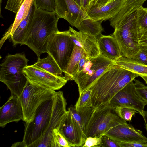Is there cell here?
<instances>
[{
	"label": "cell",
	"mask_w": 147,
	"mask_h": 147,
	"mask_svg": "<svg viewBox=\"0 0 147 147\" xmlns=\"http://www.w3.org/2000/svg\"><path fill=\"white\" fill-rule=\"evenodd\" d=\"M142 116L144 121L145 128L147 132V111H144L143 115Z\"/></svg>",
	"instance_id": "obj_42"
},
{
	"label": "cell",
	"mask_w": 147,
	"mask_h": 147,
	"mask_svg": "<svg viewBox=\"0 0 147 147\" xmlns=\"http://www.w3.org/2000/svg\"><path fill=\"white\" fill-rule=\"evenodd\" d=\"M75 44L70 36V31L55 32L47 41V53L55 59L62 72L65 73L73 52Z\"/></svg>",
	"instance_id": "obj_8"
},
{
	"label": "cell",
	"mask_w": 147,
	"mask_h": 147,
	"mask_svg": "<svg viewBox=\"0 0 147 147\" xmlns=\"http://www.w3.org/2000/svg\"><path fill=\"white\" fill-rule=\"evenodd\" d=\"M36 9L50 12H55L54 0H34Z\"/></svg>",
	"instance_id": "obj_31"
},
{
	"label": "cell",
	"mask_w": 147,
	"mask_h": 147,
	"mask_svg": "<svg viewBox=\"0 0 147 147\" xmlns=\"http://www.w3.org/2000/svg\"><path fill=\"white\" fill-rule=\"evenodd\" d=\"M102 20H95L90 18L84 20L76 27L80 31L97 37L104 31Z\"/></svg>",
	"instance_id": "obj_24"
},
{
	"label": "cell",
	"mask_w": 147,
	"mask_h": 147,
	"mask_svg": "<svg viewBox=\"0 0 147 147\" xmlns=\"http://www.w3.org/2000/svg\"><path fill=\"white\" fill-rule=\"evenodd\" d=\"M24 88L19 98L23 113V121H32L37 110L45 101L52 98L55 90L34 82L27 79Z\"/></svg>",
	"instance_id": "obj_7"
},
{
	"label": "cell",
	"mask_w": 147,
	"mask_h": 147,
	"mask_svg": "<svg viewBox=\"0 0 147 147\" xmlns=\"http://www.w3.org/2000/svg\"><path fill=\"white\" fill-rule=\"evenodd\" d=\"M53 134L54 147H73L60 132L59 129H54L53 131Z\"/></svg>",
	"instance_id": "obj_29"
},
{
	"label": "cell",
	"mask_w": 147,
	"mask_h": 147,
	"mask_svg": "<svg viewBox=\"0 0 147 147\" xmlns=\"http://www.w3.org/2000/svg\"><path fill=\"white\" fill-rule=\"evenodd\" d=\"M138 39L142 32L147 29V7H139L136 10Z\"/></svg>",
	"instance_id": "obj_27"
},
{
	"label": "cell",
	"mask_w": 147,
	"mask_h": 147,
	"mask_svg": "<svg viewBox=\"0 0 147 147\" xmlns=\"http://www.w3.org/2000/svg\"><path fill=\"white\" fill-rule=\"evenodd\" d=\"M28 60L24 54H9L0 64V81L7 86L11 94L19 97L28 80L23 72Z\"/></svg>",
	"instance_id": "obj_4"
},
{
	"label": "cell",
	"mask_w": 147,
	"mask_h": 147,
	"mask_svg": "<svg viewBox=\"0 0 147 147\" xmlns=\"http://www.w3.org/2000/svg\"><path fill=\"white\" fill-rule=\"evenodd\" d=\"M92 90L88 89L79 94L74 107L75 109L92 106L91 96Z\"/></svg>",
	"instance_id": "obj_28"
},
{
	"label": "cell",
	"mask_w": 147,
	"mask_h": 147,
	"mask_svg": "<svg viewBox=\"0 0 147 147\" xmlns=\"http://www.w3.org/2000/svg\"><path fill=\"white\" fill-rule=\"evenodd\" d=\"M105 135L118 142L147 144V138L142 131L127 123L114 127L108 130Z\"/></svg>",
	"instance_id": "obj_13"
},
{
	"label": "cell",
	"mask_w": 147,
	"mask_h": 147,
	"mask_svg": "<svg viewBox=\"0 0 147 147\" xmlns=\"http://www.w3.org/2000/svg\"><path fill=\"white\" fill-rule=\"evenodd\" d=\"M67 104L63 92L59 91L40 106L32 121L24 123V147H34L46 133L53 129L58 122L57 114L66 109Z\"/></svg>",
	"instance_id": "obj_1"
},
{
	"label": "cell",
	"mask_w": 147,
	"mask_h": 147,
	"mask_svg": "<svg viewBox=\"0 0 147 147\" xmlns=\"http://www.w3.org/2000/svg\"><path fill=\"white\" fill-rule=\"evenodd\" d=\"M23 72L30 81L55 90L60 89L68 81L65 76L53 75L34 64L24 67Z\"/></svg>",
	"instance_id": "obj_11"
},
{
	"label": "cell",
	"mask_w": 147,
	"mask_h": 147,
	"mask_svg": "<svg viewBox=\"0 0 147 147\" xmlns=\"http://www.w3.org/2000/svg\"><path fill=\"white\" fill-rule=\"evenodd\" d=\"M59 19L55 12H50L36 8L30 19L25 37L22 43L32 50L40 58L47 53L48 39L53 32L58 31Z\"/></svg>",
	"instance_id": "obj_3"
},
{
	"label": "cell",
	"mask_w": 147,
	"mask_h": 147,
	"mask_svg": "<svg viewBox=\"0 0 147 147\" xmlns=\"http://www.w3.org/2000/svg\"><path fill=\"white\" fill-rule=\"evenodd\" d=\"M34 65L40 69L56 76H63V72L53 58L49 54L46 58H38Z\"/></svg>",
	"instance_id": "obj_25"
},
{
	"label": "cell",
	"mask_w": 147,
	"mask_h": 147,
	"mask_svg": "<svg viewBox=\"0 0 147 147\" xmlns=\"http://www.w3.org/2000/svg\"><path fill=\"white\" fill-rule=\"evenodd\" d=\"M138 76L114 63L88 88L92 91V106L96 108L109 103L117 93Z\"/></svg>",
	"instance_id": "obj_2"
},
{
	"label": "cell",
	"mask_w": 147,
	"mask_h": 147,
	"mask_svg": "<svg viewBox=\"0 0 147 147\" xmlns=\"http://www.w3.org/2000/svg\"><path fill=\"white\" fill-rule=\"evenodd\" d=\"M36 8L33 2L27 16L21 22L10 37L13 46L22 43L25 36L29 21L34 15Z\"/></svg>",
	"instance_id": "obj_22"
},
{
	"label": "cell",
	"mask_w": 147,
	"mask_h": 147,
	"mask_svg": "<svg viewBox=\"0 0 147 147\" xmlns=\"http://www.w3.org/2000/svg\"><path fill=\"white\" fill-rule=\"evenodd\" d=\"M132 59L147 66V45H140L139 50Z\"/></svg>",
	"instance_id": "obj_32"
},
{
	"label": "cell",
	"mask_w": 147,
	"mask_h": 147,
	"mask_svg": "<svg viewBox=\"0 0 147 147\" xmlns=\"http://www.w3.org/2000/svg\"><path fill=\"white\" fill-rule=\"evenodd\" d=\"M109 103L113 107H127L133 109L142 116L147 103L143 100L138 94L134 80L128 84L117 93Z\"/></svg>",
	"instance_id": "obj_10"
},
{
	"label": "cell",
	"mask_w": 147,
	"mask_h": 147,
	"mask_svg": "<svg viewBox=\"0 0 147 147\" xmlns=\"http://www.w3.org/2000/svg\"><path fill=\"white\" fill-rule=\"evenodd\" d=\"M70 36L75 44L81 47L90 58L100 54L97 38L87 33L77 31L69 27Z\"/></svg>",
	"instance_id": "obj_17"
},
{
	"label": "cell",
	"mask_w": 147,
	"mask_h": 147,
	"mask_svg": "<svg viewBox=\"0 0 147 147\" xmlns=\"http://www.w3.org/2000/svg\"><path fill=\"white\" fill-rule=\"evenodd\" d=\"M146 0H128L121 11L114 17V20L118 22L134 12L139 7L143 6Z\"/></svg>",
	"instance_id": "obj_26"
},
{
	"label": "cell",
	"mask_w": 147,
	"mask_h": 147,
	"mask_svg": "<svg viewBox=\"0 0 147 147\" xmlns=\"http://www.w3.org/2000/svg\"><path fill=\"white\" fill-rule=\"evenodd\" d=\"M59 130L73 147H82L83 145L85 136L69 110L62 120Z\"/></svg>",
	"instance_id": "obj_14"
},
{
	"label": "cell",
	"mask_w": 147,
	"mask_h": 147,
	"mask_svg": "<svg viewBox=\"0 0 147 147\" xmlns=\"http://www.w3.org/2000/svg\"><path fill=\"white\" fill-rule=\"evenodd\" d=\"M84 52L83 49L81 47L75 45L67 69L64 73V76L68 80H74L77 73L79 63Z\"/></svg>",
	"instance_id": "obj_23"
},
{
	"label": "cell",
	"mask_w": 147,
	"mask_h": 147,
	"mask_svg": "<svg viewBox=\"0 0 147 147\" xmlns=\"http://www.w3.org/2000/svg\"><path fill=\"white\" fill-rule=\"evenodd\" d=\"M96 0H90L89 6L93 4Z\"/></svg>",
	"instance_id": "obj_45"
},
{
	"label": "cell",
	"mask_w": 147,
	"mask_h": 147,
	"mask_svg": "<svg viewBox=\"0 0 147 147\" xmlns=\"http://www.w3.org/2000/svg\"><path fill=\"white\" fill-rule=\"evenodd\" d=\"M100 147H120V146L118 142L104 135L102 137Z\"/></svg>",
	"instance_id": "obj_36"
},
{
	"label": "cell",
	"mask_w": 147,
	"mask_h": 147,
	"mask_svg": "<svg viewBox=\"0 0 147 147\" xmlns=\"http://www.w3.org/2000/svg\"><path fill=\"white\" fill-rule=\"evenodd\" d=\"M82 8V0H74Z\"/></svg>",
	"instance_id": "obj_44"
},
{
	"label": "cell",
	"mask_w": 147,
	"mask_h": 147,
	"mask_svg": "<svg viewBox=\"0 0 147 147\" xmlns=\"http://www.w3.org/2000/svg\"><path fill=\"white\" fill-rule=\"evenodd\" d=\"M33 2L34 0H25L16 14L13 23L10 25L1 39L0 41V49L5 40L11 37L21 22L27 16Z\"/></svg>",
	"instance_id": "obj_19"
},
{
	"label": "cell",
	"mask_w": 147,
	"mask_h": 147,
	"mask_svg": "<svg viewBox=\"0 0 147 147\" xmlns=\"http://www.w3.org/2000/svg\"><path fill=\"white\" fill-rule=\"evenodd\" d=\"M136 91L141 98L147 103V86L138 80H134Z\"/></svg>",
	"instance_id": "obj_33"
},
{
	"label": "cell",
	"mask_w": 147,
	"mask_h": 147,
	"mask_svg": "<svg viewBox=\"0 0 147 147\" xmlns=\"http://www.w3.org/2000/svg\"><path fill=\"white\" fill-rule=\"evenodd\" d=\"M90 0H82V8L86 12L89 6Z\"/></svg>",
	"instance_id": "obj_41"
},
{
	"label": "cell",
	"mask_w": 147,
	"mask_h": 147,
	"mask_svg": "<svg viewBox=\"0 0 147 147\" xmlns=\"http://www.w3.org/2000/svg\"><path fill=\"white\" fill-rule=\"evenodd\" d=\"M139 43L140 45H147V29L142 32L139 37Z\"/></svg>",
	"instance_id": "obj_39"
},
{
	"label": "cell",
	"mask_w": 147,
	"mask_h": 147,
	"mask_svg": "<svg viewBox=\"0 0 147 147\" xmlns=\"http://www.w3.org/2000/svg\"><path fill=\"white\" fill-rule=\"evenodd\" d=\"M89 58L84 52L82 55L80 61L76 74L80 72L83 69L84 65Z\"/></svg>",
	"instance_id": "obj_38"
},
{
	"label": "cell",
	"mask_w": 147,
	"mask_h": 147,
	"mask_svg": "<svg viewBox=\"0 0 147 147\" xmlns=\"http://www.w3.org/2000/svg\"><path fill=\"white\" fill-rule=\"evenodd\" d=\"M120 147H147V144L140 143L118 142Z\"/></svg>",
	"instance_id": "obj_37"
},
{
	"label": "cell",
	"mask_w": 147,
	"mask_h": 147,
	"mask_svg": "<svg viewBox=\"0 0 147 147\" xmlns=\"http://www.w3.org/2000/svg\"><path fill=\"white\" fill-rule=\"evenodd\" d=\"M114 63V62L100 54L96 57L88 58L83 69L74 79L78 85L79 94L88 89Z\"/></svg>",
	"instance_id": "obj_9"
},
{
	"label": "cell",
	"mask_w": 147,
	"mask_h": 147,
	"mask_svg": "<svg viewBox=\"0 0 147 147\" xmlns=\"http://www.w3.org/2000/svg\"><path fill=\"white\" fill-rule=\"evenodd\" d=\"M95 109L92 106L76 109L74 107L71 106L68 108V110L70 111L73 117L80 126L84 134Z\"/></svg>",
	"instance_id": "obj_21"
},
{
	"label": "cell",
	"mask_w": 147,
	"mask_h": 147,
	"mask_svg": "<svg viewBox=\"0 0 147 147\" xmlns=\"http://www.w3.org/2000/svg\"><path fill=\"white\" fill-rule=\"evenodd\" d=\"M55 12L59 18L66 20L76 27L84 20L90 18L74 0H54Z\"/></svg>",
	"instance_id": "obj_12"
},
{
	"label": "cell",
	"mask_w": 147,
	"mask_h": 147,
	"mask_svg": "<svg viewBox=\"0 0 147 147\" xmlns=\"http://www.w3.org/2000/svg\"><path fill=\"white\" fill-rule=\"evenodd\" d=\"M119 116L126 121L131 122L133 116L137 111L135 109L127 107H117L115 108Z\"/></svg>",
	"instance_id": "obj_30"
},
{
	"label": "cell",
	"mask_w": 147,
	"mask_h": 147,
	"mask_svg": "<svg viewBox=\"0 0 147 147\" xmlns=\"http://www.w3.org/2000/svg\"><path fill=\"white\" fill-rule=\"evenodd\" d=\"M128 0H113L100 6L90 5L86 13L95 20L105 21L115 16L121 10Z\"/></svg>",
	"instance_id": "obj_16"
},
{
	"label": "cell",
	"mask_w": 147,
	"mask_h": 147,
	"mask_svg": "<svg viewBox=\"0 0 147 147\" xmlns=\"http://www.w3.org/2000/svg\"><path fill=\"white\" fill-rule=\"evenodd\" d=\"M112 0H96L94 3L92 5L98 6H100L106 4Z\"/></svg>",
	"instance_id": "obj_40"
},
{
	"label": "cell",
	"mask_w": 147,
	"mask_h": 147,
	"mask_svg": "<svg viewBox=\"0 0 147 147\" xmlns=\"http://www.w3.org/2000/svg\"><path fill=\"white\" fill-rule=\"evenodd\" d=\"M101 136L99 137H88L86 138L83 147H100L101 142Z\"/></svg>",
	"instance_id": "obj_35"
},
{
	"label": "cell",
	"mask_w": 147,
	"mask_h": 147,
	"mask_svg": "<svg viewBox=\"0 0 147 147\" xmlns=\"http://www.w3.org/2000/svg\"><path fill=\"white\" fill-rule=\"evenodd\" d=\"M113 33L123 57L133 58L139 50L138 30L136 11L120 20L113 27Z\"/></svg>",
	"instance_id": "obj_5"
},
{
	"label": "cell",
	"mask_w": 147,
	"mask_h": 147,
	"mask_svg": "<svg viewBox=\"0 0 147 147\" xmlns=\"http://www.w3.org/2000/svg\"><path fill=\"white\" fill-rule=\"evenodd\" d=\"M25 0H8L5 8L16 13Z\"/></svg>",
	"instance_id": "obj_34"
},
{
	"label": "cell",
	"mask_w": 147,
	"mask_h": 147,
	"mask_svg": "<svg viewBox=\"0 0 147 147\" xmlns=\"http://www.w3.org/2000/svg\"><path fill=\"white\" fill-rule=\"evenodd\" d=\"M114 63L122 68L136 74L147 84V66L139 63L132 58L123 56Z\"/></svg>",
	"instance_id": "obj_20"
},
{
	"label": "cell",
	"mask_w": 147,
	"mask_h": 147,
	"mask_svg": "<svg viewBox=\"0 0 147 147\" xmlns=\"http://www.w3.org/2000/svg\"><path fill=\"white\" fill-rule=\"evenodd\" d=\"M23 113L19 97L11 94L7 102L0 108V126L23 120Z\"/></svg>",
	"instance_id": "obj_15"
},
{
	"label": "cell",
	"mask_w": 147,
	"mask_h": 147,
	"mask_svg": "<svg viewBox=\"0 0 147 147\" xmlns=\"http://www.w3.org/2000/svg\"><path fill=\"white\" fill-rule=\"evenodd\" d=\"M0 15H1V3H2V0H0Z\"/></svg>",
	"instance_id": "obj_46"
},
{
	"label": "cell",
	"mask_w": 147,
	"mask_h": 147,
	"mask_svg": "<svg viewBox=\"0 0 147 147\" xmlns=\"http://www.w3.org/2000/svg\"><path fill=\"white\" fill-rule=\"evenodd\" d=\"M12 147H24V145L22 141L21 142H17L12 144Z\"/></svg>",
	"instance_id": "obj_43"
},
{
	"label": "cell",
	"mask_w": 147,
	"mask_h": 147,
	"mask_svg": "<svg viewBox=\"0 0 147 147\" xmlns=\"http://www.w3.org/2000/svg\"><path fill=\"white\" fill-rule=\"evenodd\" d=\"M100 54L114 62L123 56L120 46L113 34L97 37Z\"/></svg>",
	"instance_id": "obj_18"
},
{
	"label": "cell",
	"mask_w": 147,
	"mask_h": 147,
	"mask_svg": "<svg viewBox=\"0 0 147 147\" xmlns=\"http://www.w3.org/2000/svg\"><path fill=\"white\" fill-rule=\"evenodd\" d=\"M127 123L109 102L95 108L85 130L84 135L86 138L88 137H99L105 135L114 127Z\"/></svg>",
	"instance_id": "obj_6"
}]
</instances>
